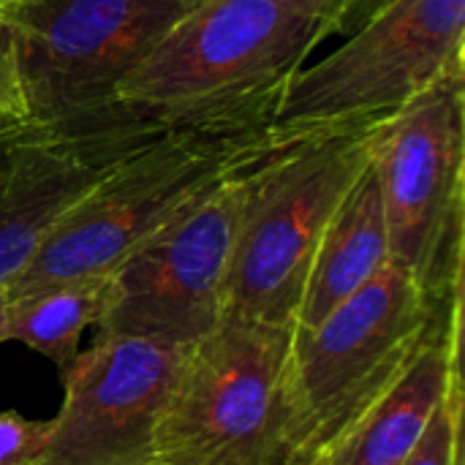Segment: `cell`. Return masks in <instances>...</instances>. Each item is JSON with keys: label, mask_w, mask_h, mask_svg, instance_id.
<instances>
[{"label": "cell", "mask_w": 465, "mask_h": 465, "mask_svg": "<svg viewBox=\"0 0 465 465\" xmlns=\"http://www.w3.org/2000/svg\"><path fill=\"white\" fill-rule=\"evenodd\" d=\"M278 139L272 123L163 131L120 161L52 226L8 297L112 275L142 242Z\"/></svg>", "instance_id": "6da1fadb"}, {"label": "cell", "mask_w": 465, "mask_h": 465, "mask_svg": "<svg viewBox=\"0 0 465 465\" xmlns=\"http://www.w3.org/2000/svg\"><path fill=\"white\" fill-rule=\"evenodd\" d=\"M384 123L387 117L283 131L251 169L223 319L294 330L322 234L371 166Z\"/></svg>", "instance_id": "7a4b0ae2"}, {"label": "cell", "mask_w": 465, "mask_h": 465, "mask_svg": "<svg viewBox=\"0 0 465 465\" xmlns=\"http://www.w3.org/2000/svg\"><path fill=\"white\" fill-rule=\"evenodd\" d=\"M463 300L436 302L390 262L319 324L292 330L283 465H311L414 362Z\"/></svg>", "instance_id": "3957f363"}, {"label": "cell", "mask_w": 465, "mask_h": 465, "mask_svg": "<svg viewBox=\"0 0 465 465\" xmlns=\"http://www.w3.org/2000/svg\"><path fill=\"white\" fill-rule=\"evenodd\" d=\"M292 327L223 319L185 346L155 465H283Z\"/></svg>", "instance_id": "277c9868"}, {"label": "cell", "mask_w": 465, "mask_h": 465, "mask_svg": "<svg viewBox=\"0 0 465 465\" xmlns=\"http://www.w3.org/2000/svg\"><path fill=\"white\" fill-rule=\"evenodd\" d=\"M349 35L292 76L272 128L313 131L392 117L439 82L465 76V0H387Z\"/></svg>", "instance_id": "5b68a950"}, {"label": "cell", "mask_w": 465, "mask_h": 465, "mask_svg": "<svg viewBox=\"0 0 465 465\" xmlns=\"http://www.w3.org/2000/svg\"><path fill=\"white\" fill-rule=\"evenodd\" d=\"M376 172L390 262L436 302L463 300L465 76H452L387 117Z\"/></svg>", "instance_id": "8992f818"}, {"label": "cell", "mask_w": 465, "mask_h": 465, "mask_svg": "<svg viewBox=\"0 0 465 465\" xmlns=\"http://www.w3.org/2000/svg\"><path fill=\"white\" fill-rule=\"evenodd\" d=\"M199 0H8L25 117L68 123L114 106L117 82Z\"/></svg>", "instance_id": "52a82bcc"}, {"label": "cell", "mask_w": 465, "mask_h": 465, "mask_svg": "<svg viewBox=\"0 0 465 465\" xmlns=\"http://www.w3.org/2000/svg\"><path fill=\"white\" fill-rule=\"evenodd\" d=\"M262 158L215 183L109 275L98 335H136L185 349L223 322L248 177Z\"/></svg>", "instance_id": "ba28073f"}, {"label": "cell", "mask_w": 465, "mask_h": 465, "mask_svg": "<svg viewBox=\"0 0 465 465\" xmlns=\"http://www.w3.org/2000/svg\"><path fill=\"white\" fill-rule=\"evenodd\" d=\"M163 131L117 104L68 123H30L0 158V292L95 183Z\"/></svg>", "instance_id": "9c48e42d"}, {"label": "cell", "mask_w": 465, "mask_h": 465, "mask_svg": "<svg viewBox=\"0 0 465 465\" xmlns=\"http://www.w3.org/2000/svg\"><path fill=\"white\" fill-rule=\"evenodd\" d=\"M183 346L98 335L63 381L38 465H155V430L174 387Z\"/></svg>", "instance_id": "30bf717a"}, {"label": "cell", "mask_w": 465, "mask_h": 465, "mask_svg": "<svg viewBox=\"0 0 465 465\" xmlns=\"http://www.w3.org/2000/svg\"><path fill=\"white\" fill-rule=\"evenodd\" d=\"M460 341L463 313L441 324L403 376L311 465L409 463L436 411L458 387H463Z\"/></svg>", "instance_id": "8fae6325"}, {"label": "cell", "mask_w": 465, "mask_h": 465, "mask_svg": "<svg viewBox=\"0 0 465 465\" xmlns=\"http://www.w3.org/2000/svg\"><path fill=\"white\" fill-rule=\"evenodd\" d=\"M376 158V155H373ZM390 264V234L376 163L362 172L316 248L294 330L319 324Z\"/></svg>", "instance_id": "7c38bea8"}, {"label": "cell", "mask_w": 465, "mask_h": 465, "mask_svg": "<svg viewBox=\"0 0 465 465\" xmlns=\"http://www.w3.org/2000/svg\"><path fill=\"white\" fill-rule=\"evenodd\" d=\"M109 294L106 278H82L8 297L3 341L22 343L57 368L60 379L79 354V341L98 327Z\"/></svg>", "instance_id": "4fadbf2b"}, {"label": "cell", "mask_w": 465, "mask_h": 465, "mask_svg": "<svg viewBox=\"0 0 465 465\" xmlns=\"http://www.w3.org/2000/svg\"><path fill=\"white\" fill-rule=\"evenodd\" d=\"M406 465H463V387H458L436 411Z\"/></svg>", "instance_id": "5bb4252c"}, {"label": "cell", "mask_w": 465, "mask_h": 465, "mask_svg": "<svg viewBox=\"0 0 465 465\" xmlns=\"http://www.w3.org/2000/svg\"><path fill=\"white\" fill-rule=\"evenodd\" d=\"M49 439V420L0 411V465H38Z\"/></svg>", "instance_id": "9a60e30c"}, {"label": "cell", "mask_w": 465, "mask_h": 465, "mask_svg": "<svg viewBox=\"0 0 465 465\" xmlns=\"http://www.w3.org/2000/svg\"><path fill=\"white\" fill-rule=\"evenodd\" d=\"M0 112H11L16 117H25V104H22V87H19L14 46H11V35H8L5 19H3V11H0Z\"/></svg>", "instance_id": "2e32d148"}, {"label": "cell", "mask_w": 465, "mask_h": 465, "mask_svg": "<svg viewBox=\"0 0 465 465\" xmlns=\"http://www.w3.org/2000/svg\"><path fill=\"white\" fill-rule=\"evenodd\" d=\"M27 125H30V120L16 117V114H11V112H0V158H3V153H5V147H8Z\"/></svg>", "instance_id": "e0dca14e"}, {"label": "cell", "mask_w": 465, "mask_h": 465, "mask_svg": "<svg viewBox=\"0 0 465 465\" xmlns=\"http://www.w3.org/2000/svg\"><path fill=\"white\" fill-rule=\"evenodd\" d=\"M5 313H8V292H0V343L3 341V330H5Z\"/></svg>", "instance_id": "ac0fdd59"}, {"label": "cell", "mask_w": 465, "mask_h": 465, "mask_svg": "<svg viewBox=\"0 0 465 465\" xmlns=\"http://www.w3.org/2000/svg\"><path fill=\"white\" fill-rule=\"evenodd\" d=\"M0 5H3V8H5V5H8V0H0Z\"/></svg>", "instance_id": "d6986e66"}, {"label": "cell", "mask_w": 465, "mask_h": 465, "mask_svg": "<svg viewBox=\"0 0 465 465\" xmlns=\"http://www.w3.org/2000/svg\"><path fill=\"white\" fill-rule=\"evenodd\" d=\"M0 11H3V5H0Z\"/></svg>", "instance_id": "ffe728a7"}]
</instances>
